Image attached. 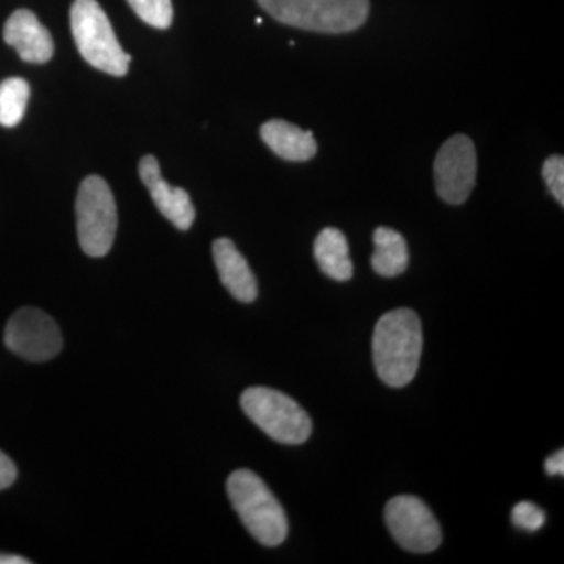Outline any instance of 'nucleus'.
<instances>
[{
  "label": "nucleus",
  "instance_id": "obj_1",
  "mask_svg": "<svg viewBox=\"0 0 564 564\" xmlns=\"http://www.w3.org/2000/svg\"><path fill=\"white\" fill-rule=\"evenodd\" d=\"M422 323L413 310L389 311L375 326L372 348L378 377L391 388H404L414 380L421 364Z\"/></svg>",
  "mask_w": 564,
  "mask_h": 564
},
{
  "label": "nucleus",
  "instance_id": "obj_2",
  "mask_svg": "<svg viewBox=\"0 0 564 564\" xmlns=\"http://www.w3.org/2000/svg\"><path fill=\"white\" fill-rule=\"evenodd\" d=\"M226 489L234 510L254 540L267 547L284 543L288 516L259 475L248 469L236 470L229 475Z\"/></svg>",
  "mask_w": 564,
  "mask_h": 564
},
{
  "label": "nucleus",
  "instance_id": "obj_3",
  "mask_svg": "<svg viewBox=\"0 0 564 564\" xmlns=\"http://www.w3.org/2000/svg\"><path fill=\"white\" fill-rule=\"evenodd\" d=\"M273 20L302 31L348 33L362 28L370 0H258Z\"/></svg>",
  "mask_w": 564,
  "mask_h": 564
},
{
  "label": "nucleus",
  "instance_id": "obj_4",
  "mask_svg": "<svg viewBox=\"0 0 564 564\" xmlns=\"http://www.w3.org/2000/svg\"><path fill=\"white\" fill-rule=\"evenodd\" d=\"M70 32L82 57L93 68L117 77L128 74L131 55L122 50L106 11L96 0H74Z\"/></svg>",
  "mask_w": 564,
  "mask_h": 564
},
{
  "label": "nucleus",
  "instance_id": "obj_5",
  "mask_svg": "<svg viewBox=\"0 0 564 564\" xmlns=\"http://www.w3.org/2000/svg\"><path fill=\"white\" fill-rule=\"evenodd\" d=\"M243 413L276 443L300 445L313 433V422L295 400L274 389L256 386L240 399Z\"/></svg>",
  "mask_w": 564,
  "mask_h": 564
},
{
  "label": "nucleus",
  "instance_id": "obj_6",
  "mask_svg": "<svg viewBox=\"0 0 564 564\" xmlns=\"http://www.w3.org/2000/svg\"><path fill=\"white\" fill-rule=\"evenodd\" d=\"M77 237L85 254H109L118 228L117 203L109 184L101 176L82 181L76 199Z\"/></svg>",
  "mask_w": 564,
  "mask_h": 564
},
{
  "label": "nucleus",
  "instance_id": "obj_7",
  "mask_svg": "<svg viewBox=\"0 0 564 564\" xmlns=\"http://www.w3.org/2000/svg\"><path fill=\"white\" fill-rule=\"evenodd\" d=\"M384 518L393 540L414 554H430L443 541L440 522L419 497H393L386 505Z\"/></svg>",
  "mask_w": 564,
  "mask_h": 564
},
{
  "label": "nucleus",
  "instance_id": "obj_8",
  "mask_svg": "<svg viewBox=\"0 0 564 564\" xmlns=\"http://www.w3.org/2000/svg\"><path fill=\"white\" fill-rule=\"evenodd\" d=\"M3 343L25 361L44 362L62 351L61 328L54 318L35 307L17 311L6 326Z\"/></svg>",
  "mask_w": 564,
  "mask_h": 564
},
{
  "label": "nucleus",
  "instance_id": "obj_9",
  "mask_svg": "<svg viewBox=\"0 0 564 564\" xmlns=\"http://www.w3.org/2000/svg\"><path fill=\"white\" fill-rule=\"evenodd\" d=\"M434 185L443 202L459 206L469 199L477 180V151L467 135H454L437 151Z\"/></svg>",
  "mask_w": 564,
  "mask_h": 564
},
{
  "label": "nucleus",
  "instance_id": "obj_10",
  "mask_svg": "<svg viewBox=\"0 0 564 564\" xmlns=\"http://www.w3.org/2000/svg\"><path fill=\"white\" fill-rule=\"evenodd\" d=\"M140 180L150 192L159 212L181 231H188L196 212L191 195L184 188L173 187L163 180L161 165L154 155H144L139 165Z\"/></svg>",
  "mask_w": 564,
  "mask_h": 564
},
{
  "label": "nucleus",
  "instance_id": "obj_11",
  "mask_svg": "<svg viewBox=\"0 0 564 564\" xmlns=\"http://www.w3.org/2000/svg\"><path fill=\"white\" fill-rule=\"evenodd\" d=\"M3 40L14 47L21 61L28 63H47L54 55V40L50 31L41 24L31 10H17L7 20Z\"/></svg>",
  "mask_w": 564,
  "mask_h": 564
},
{
  "label": "nucleus",
  "instance_id": "obj_12",
  "mask_svg": "<svg viewBox=\"0 0 564 564\" xmlns=\"http://www.w3.org/2000/svg\"><path fill=\"white\" fill-rule=\"evenodd\" d=\"M212 254H214L215 267L220 274L223 285L228 289L234 299L242 303L254 302L258 299V281L247 259L237 250L232 240H215Z\"/></svg>",
  "mask_w": 564,
  "mask_h": 564
},
{
  "label": "nucleus",
  "instance_id": "obj_13",
  "mask_svg": "<svg viewBox=\"0 0 564 564\" xmlns=\"http://www.w3.org/2000/svg\"><path fill=\"white\" fill-rule=\"evenodd\" d=\"M261 139L267 147L289 162H307L317 154L314 133L284 120H270L261 128Z\"/></svg>",
  "mask_w": 564,
  "mask_h": 564
},
{
  "label": "nucleus",
  "instance_id": "obj_14",
  "mask_svg": "<svg viewBox=\"0 0 564 564\" xmlns=\"http://www.w3.org/2000/svg\"><path fill=\"white\" fill-rule=\"evenodd\" d=\"M314 256L326 276L345 282L352 278V262L347 237L337 228H325L314 243Z\"/></svg>",
  "mask_w": 564,
  "mask_h": 564
},
{
  "label": "nucleus",
  "instance_id": "obj_15",
  "mask_svg": "<svg viewBox=\"0 0 564 564\" xmlns=\"http://www.w3.org/2000/svg\"><path fill=\"white\" fill-rule=\"evenodd\" d=\"M375 251L372 267L375 273L383 278H395L404 273L410 263V251L404 237L395 229L381 228L373 232Z\"/></svg>",
  "mask_w": 564,
  "mask_h": 564
},
{
  "label": "nucleus",
  "instance_id": "obj_16",
  "mask_svg": "<svg viewBox=\"0 0 564 564\" xmlns=\"http://www.w3.org/2000/svg\"><path fill=\"white\" fill-rule=\"evenodd\" d=\"M31 98V87L21 77H10L0 84V126L14 128L20 124Z\"/></svg>",
  "mask_w": 564,
  "mask_h": 564
},
{
  "label": "nucleus",
  "instance_id": "obj_17",
  "mask_svg": "<svg viewBox=\"0 0 564 564\" xmlns=\"http://www.w3.org/2000/svg\"><path fill=\"white\" fill-rule=\"evenodd\" d=\"M137 17L155 29H169L173 22L172 0H128Z\"/></svg>",
  "mask_w": 564,
  "mask_h": 564
},
{
  "label": "nucleus",
  "instance_id": "obj_18",
  "mask_svg": "<svg viewBox=\"0 0 564 564\" xmlns=\"http://www.w3.org/2000/svg\"><path fill=\"white\" fill-rule=\"evenodd\" d=\"M511 521L518 529L525 532H538L545 524V513L538 505L532 502H521L516 505Z\"/></svg>",
  "mask_w": 564,
  "mask_h": 564
},
{
  "label": "nucleus",
  "instance_id": "obj_19",
  "mask_svg": "<svg viewBox=\"0 0 564 564\" xmlns=\"http://www.w3.org/2000/svg\"><path fill=\"white\" fill-rule=\"evenodd\" d=\"M543 177L560 206H564V158L554 154L544 162Z\"/></svg>",
  "mask_w": 564,
  "mask_h": 564
},
{
  "label": "nucleus",
  "instance_id": "obj_20",
  "mask_svg": "<svg viewBox=\"0 0 564 564\" xmlns=\"http://www.w3.org/2000/svg\"><path fill=\"white\" fill-rule=\"evenodd\" d=\"M18 477V469L14 463L11 462L9 456L0 452V491L10 488Z\"/></svg>",
  "mask_w": 564,
  "mask_h": 564
},
{
  "label": "nucleus",
  "instance_id": "obj_21",
  "mask_svg": "<svg viewBox=\"0 0 564 564\" xmlns=\"http://www.w3.org/2000/svg\"><path fill=\"white\" fill-rule=\"evenodd\" d=\"M545 473L554 477V475H564V452H555L551 458L545 459Z\"/></svg>",
  "mask_w": 564,
  "mask_h": 564
},
{
  "label": "nucleus",
  "instance_id": "obj_22",
  "mask_svg": "<svg viewBox=\"0 0 564 564\" xmlns=\"http://www.w3.org/2000/svg\"><path fill=\"white\" fill-rule=\"evenodd\" d=\"M31 560L20 555L0 554V564H31Z\"/></svg>",
  "mask_w": 564,
  "mask_h": 564
},
{
  "label": "nucleus",
  "instance_id": "obj_23",
  "mask_svg": "<svg viewBox=\"0 0 564 564\" xmlns=\"http://www.w3.org/2000/svg\"><path fill=\"white\" fill-rule=\"evenodd\" d=\"M256 24H262V18H258V20H256Z\"/></svg>",
  "mask_w": 564,
  "mask_h": 564
}]
</instances>
